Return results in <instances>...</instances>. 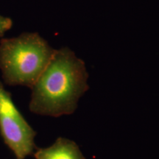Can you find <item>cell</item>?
Masks as SVG:
<instances>
[{
  "mask_svg": "<svg viewBox=\"0 0 159 159\" xmlns=\"http://www.w3.org/2000/svg\"><path fill=\"white\" fill-rule=\"evenodd\" d=\"M35 159H85L74 141L59 137L51 146L39 148L34 153Z\"/></svg>",
  "mask_w": 159,
  "mask_h": 159,
  "instance_id": "4",
  "label": "cell"
},
{
  "mask_svg": "<svg viewBox=\"0 0 159 159\" xmlns=\"http://www.w3.org/2000/svg\"><path fill=\"white\" fill-rule=\"evenodd\" d=\"M55 50L37 33H24L0 41V70L5 83L32 88Z\"/></svg>",
  "mask_w": 159,
  "mask_h": 159,
  "instance_id": "2",
  "label": "cell"
},
{
  "mask_svg": "<svg viewBox=\"0 0 159 159\" xmlns=\"http://www.w3.org/2000/svg\"><path fill=\"white\" fill-rule=\"evenodd\" d=\"M84 61L68 47L55 49L47 67L32 87V113L59 117L73 114L89 90Z\"/></svg>",
  "mask_w": 159,
  "mask_h": 159,
  "instance_id": "1",
  "label": "cell"
},
{
  "mask_svg": "<svg viewBox=\"0 0 159 159\" xmlns=\"http://www.w3.org/2000/svg\"><path fill=\"white\" fill-rule=\"evenodd\" d=\"M13 26V21L8 17L0 15V37H3Z\"/></svg>",
  "mask_w": 159,
  "mask_h": 159,
  "instance_id": "5",
  "label": "cell"
},
{
  "mask_svg": "<svg viewBox=\"0 0 159 159\" xmlns=\"http://www.w3.org/2000/svg\"><path fill=\"white\" fill-rule=\"evenodd\" d=\"M0 134L16 159L33 153L36 132L26 121L13 102L11 94L0 81Z\"/></svg>",
  "mask_w": 159,
  "mask_h": 159,
  "instance_id": "3",
  "label": "cell"
}]
</instances>
